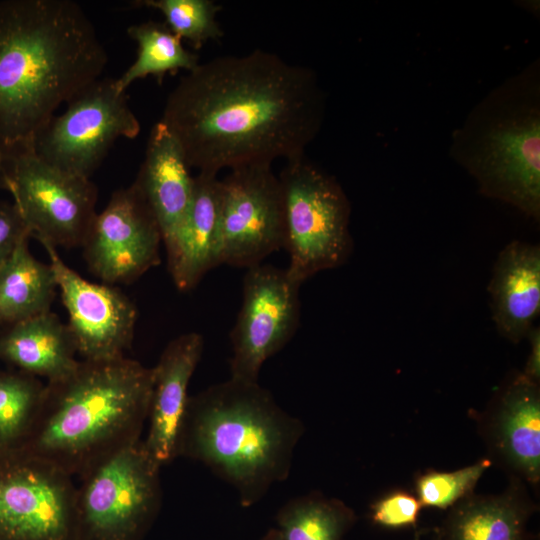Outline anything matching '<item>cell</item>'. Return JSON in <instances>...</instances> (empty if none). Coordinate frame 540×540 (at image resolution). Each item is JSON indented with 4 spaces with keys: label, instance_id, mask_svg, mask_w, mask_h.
<instances>
[{
    "label": "cell",
    "instance_id": "5",
    "mask_svg": "<svg viewBox=\"0 0 540 540\" xmlns=\"http://www.w3.org/2000/svg\"><path fill=\"white\" fill-rule=\"evenodd\" d=\"M455 157L480 191L535 220L540 216V106L536 78L502 85L456 133Z\"/></svg>",
    "mask_w": 540,
    "mask_h": 540
},
{
    "label": "cell",
    "instance_id": "31",
    "mask_svg": "<svg viewBox=\"0 0 540 540\" xmlns=\"http://www.w3.org/2000/svg\"><path fill=\"white\" fill-rule=\"evenodd\" d=\"M262 540H283L277 528L269 530Z\"/></svg>",
    "mask_w": 540,
    "mask_h": 540
},
{
    "label": "cell",
    "instance_id": "7",
    "mask_svg": "<svg viewBox=\"0 0 540 540\" xmlns=\"http://www.w3.org/2000/svg\"><path fill=\"white\" fill-rule=\"evenodd\" d=\"M160 468L141 439L80 477L76 540H138L161 505Z\"/></svg>",
    "mask_w": 540,
    "mask_h": 540
},
{
    "label": "cell",
    "instance_id": "15",
    "mask_svg": "<svg viewBox=\"0 0 540 540\" xmlns=\"http://www.w3.org/2000/svg\"><path fill=\"white\" fill-rule=\"evenodd\" d=\"M204 349V339L188 332L171 340L153 369V384L142 439L150 457L160 466L177 457L178 436L188 403V386Z\"/></svg>",
    "mask_w": 540,
    "mask_h": 540
},
{
    "label": "cell",
    "instance_id": "13",
    "mask_svg": "<svg viewBox=\"0 0 540 540\" xmlns=\"http://www.w3.org/2000/svg\"><path fill=\"white\" fill-rule=\"evenodd\" d=\"M162 234L133 184L115 190L82 244L89 271L103 283H131L161 262Z\"/></svg>",
    "mask_w": 540,
    "mask_h": 540
},
{
    "label": "cell",
    "instance_id": "2",
    "mask_svg": "<svg viewBox=\"0 0 540 540\" xmlns=\"http://www.w3.org/2000/svg\"><path fill=\"white\" fill-rule=\"evenodd\" d=\"M107 52L71 0H0V158L32 149L37 132L99 79Z\"/></svg>",
    "mask_w": 540,
    "mask_h": 540
},
{
    "label": "cell",
    "instance_id": "32",
    "mask_svg": "<svg viewBox=\"0 0 540 540\" xmlns=\"http://www.w3.org/2000/svg\"><path fill=\"white\" fill-rule=\"evenodd\" d=\"M2 191H6V185H5V181H4V176H3V173H2V169L0 167V193Z\"/></svg>",
    "mask_w": 540,
    "mask_h": 540
},
{
    "label": "cell",
    "instance_id": "30",
    "mask_svg": "<svg viewBox=\"0 0 540 540\" xmlns=\"http://www.w3.org/2000/svg\"><path fill=\"white\" fill-rule=\"evenodd\" d=\"M526 338L530 344V352L523 372L520 374L528 381L539 384L540 382V328L533 326L527 333Z\"/></svg>",
    "mask_w": 540,
    "mask_h": 540
},
{
    "label": "cell",
    "instance_id": "25",
    "mask_svg": "<svg viewBox=\"0 0 540 540\" xmlns=\"http://www.w3.org/2000/svg\"><path fill=\"white\" fill-rule=\"evenodd\" d=\"M45 383L25 372H0V450L17 448L40 410Z\"/></svg>",
    "mask_w": 540,
    "mask_h": 540
},
{
    "label": "cell",
    "instance_id": "16",
    "mask_svg": "<svg viewBox=\"0 0 540 540\" xmlns=\"http://www.w3.org/2000/svg\"><path fill=\"white\" fill-rule=\"evenodd\" d=\"M185 155L160 121L152 127L144 159L132 183L152 211L168 248L181 228L193 198L194 177Z\"/></svg>",
    "mask_w": 540,
    "mask_h": 540
},
{
    "label": "cell",
    "instance_id": "28",
    "mask_svg": "<svg viewBox=\"0 0 540 540\" xmlns=\"http://www.w3.org/2000/svg\"><path fill=\"white\" fill-rule=\"evenodd\" d=\"M422 508L413 494L395 490L377 499L371 505V520L383 528L402 529L417 524Z\"/></svg>",
    "mask_w": 540,
    "mask_h": 540
},
{
    "label": "cell",
    "instance_id": "10",
    "mask_svg": "<svg viewBox=\"0 0 540 540\" xmlns=\"http://www.w3.org/2000/svg\"><path fill=\"white\" fill-rule=\"evenodd\" d=\"M0 459V540H76L73 477L19 449Z\"/></svg>",
    "mask_w": 540,
    "mask_h": 540
},
{
    "label": "cell",
    "instance_id": "21",
    "mask_svg": "<svg viewBox=\"0 0 540 540\" xmlns=\"http://www.w3.org/2000/svg\"><path fill=\"white\" fill-rule=\"evenodd\" d=\"M518 490L496 496H471L452 507L444 540H527L532 509Z\"/></svg>",
    "mask_w": 540,
    "mask_h": 540
},
{
    "label": "cell",
    "instance_id": "20",
    "mask_svg": "<svg viewBox=\"0 0 540 540\" xmlns=\"http://www.w3.org/2000/svg\"><path fill=\"white\" fill-rule=\"evenodd\" d=\"M76 354L67 323L52 310L0 328V359L46 382L69 374Z\"/></svg>",
    "mask_w": 540,
    "mask_h": 540
},
{
    "label": "cell",
    "instance_id": "29",
    "mask_svg": "<svg viewBox=\"0 0 540 540\" xmlns=\"http://www.w3.org/2000/svg\"><path fill=\"white\" fill-rule=\"evenodd\" d=\"M26 236L30 233L14 203L0 200V266Z\"/></svg>",
    "mask_w": 540,
    "mask_h": 540
},
{
    "label": "cell",
    "instance_id": "17",
    "mask_svg": "<svg viewBox=\"0 0 540 540\" xmlns=\"http://www.w3.org/2000/svg\"><path fill=\"white\" fill-rule=\"evenodd\" d=\"M488 290L497 331L510 342H521L540 313V247L507 244L495 261Z\"/></svg>",
    "mask_w": 540,
    "mask_h": 540
},
{
    "label": "cell",
    "instance_id": "4",
    "mask_svg": "<svg viewBox=\"0 0 540 540\" xmlns=\"http://www.w3.org/2000/svg\"><path fill=\"white\" fill-rule=\"evenodd\" d=\"M303 433L269 390L229 378L189 396L177 457L202 463L249 507L288 478Z\"/></svg>",
    "mask_w": 540,
    "mask_h": 540
},
{
    "label": "cell",
    "instance_id": "11",
    "mask_svg": "<svg viewBox=\"0 0 540 540\" xmlns=\"http://www.w3.org/2000/svg\"><path fill=\"white\" fill-rule=\"evenodd\" d=\"M220 265L250 268L284 247L281 184L270 164L230 170L219 185Z\"/></svg>",
    "mask_w": 540,
    "mask_h": 540
},
{
    "label": "cell",
    "instance_id": "27",
    "mask_svg": "<svg viewBox=\"0 0 540 540\" xmlns=\"http://www.w3.org/2000/svg\"><path fill=\"white\" fill-rule=\"evenodd\" d=\"M491 466V460L481 459L452 472L429 470L415 479V493L422 507L448 509L468 497Z\"/></svg>",
    "mask_w": 540,
    "mask_h": 540
},
{
    "label": "cell",
    "instance_id": "26",
    "mask_svg": "<svg viewBox=\"0 0 540 540\" xmlns=\"http://www.w3.org/2000/svg\"><path fill=\"white\" fill-rule=\"evenodd\" d=\"M132 4L161 12L166 26L194 49L224 35L217 21L221 6L212 0H138Z\"/></svg>",
    "mask_w": 540,
    "mask_h": 540
},
{
    "label": "cell",
    "instance_id": "12",
    "mask_svg": "<svg viewBox=\"0 0 540 540\" xmlns=\"http://www.w3.org/2000/svg\"><path fill=\"white\" fill-rule=\"evenodd\" d=\"M300 287L286 269L262 263L247 268L230 333V378L258 382L265 361L291 340L299 326Z\"/></svg>",
    "mask_w": 540,
    "mask_h": 540
},
{
    "label": "cell",
    "instance_id": "6",
    "mask_svg": "<svg viewBox=\"0 0 540 540\" xmlns=\"http://www.w3.org/2000/svg\"><path fill=\"white\" fill-rule=\"evenodd\" d=\"M284 206L288 275L301 285L316 273L343 265L353 249L350 203L339 183L301 156L278 175Z\"/></svg>",
    "mask_w": 540,
    "mask_h": 540
},
{
    "label": "cell",
    "instance_id": "3",
    "mask_svg": "<svg viewBox=\"0 0 540 540\" xmlns=\"http://www.w3.org/2000/svg\"><path fill=\"white\" fill-rule=\"evenodd\" d=\"M153 369L121 357L79 360L61 379L45 382L40 410L19 449L71 477L141 440Z\"/></svg>",
    "mask_w": 540,
    "mask_h": 540
},
{
    "label": "cell",
    "instance_id": "14",
    "mask_svg": "<svg viewBox=\"0 0 540 540\" xmlns=\"http://www.w3.org/2000/svg\"><path fill=\"white\" fill-rule=\"evenodd\" d=\"M38 242L54 272L77 354L91 361L125 357L137 321L134 302L114 285L84 279L63 261L55 246Z\"/></svg>",
    "mask_w": 540,
    "mask_h": 540
},
{
    "label": "cell",
    "instance_id": "8",
    "mask_svg": "<svg viewBox=\"0 0 540 540\" xmlns=\"http://www.w3.org/2000/svg\"><path fill=\"white\" fill-rule=\"evenodd\" d=\"M37 132L32 150L50 165L91 179L119 138H135L141 129L126 91L116 78L100 77Z\"/></svg>",
    "mask_w": 540,
    "mask_h": 540
},
{
    "label": "cell",
    "instance_id": "9",
    "mask_svg": "<svg viewBox=\"0 0 540 540\" xmlns=\"http://www.w3.org/2000/svg\"><path fill=\"white\" fill-rule=\"evenodd\" d=\"M0 167L31 238L56 248L82 246L97 214L91 179L50 165L32 149L0 158Z\"/></svg>",
    "mask_w": 540,
    "mask_h": 540
},
{
    "label": "cell",
    "instance_id": "23",
    "mask_svg": "<svg viewBox=\"0 0 540 540\" xmlns=\"http://www.w3.org/2000/svg\"><path fill=\"white\" fill-rule=\"evenodd\" d=\"M127 33L137 44V57L116 78L122 91L147 76L162 78L179 70L190 72L200 64L198 55L185 48L183 41L165 23L147 21L133 24L127 28Z\"/></svg>",
    "mask_w": 540,
    "mask_h": 540
},
{
    "label": "cell",
    "instance_id": "19",
    "mask_svg": "<svg viewBox=\"0 0 540 540\" xmlns=\"http://www.w3.org/2000/svg\"><path fill=\"white\" fill-rule=\"evenodd\" d=\"M219 185L217 174L198 172L194 176L190 209L166 248L168 271L180 291L192 290L209 270L220 265Z\"/></svg>",
    "mask_w": 540,
    "mask_h": 540
},
{
    "label": "cell",
    "instance_id": "24",
    "mask_svg": "<svg viewBox=\"0 0 540 540\" xmlns=\"http://www.w3.org/2000/svg\"><path fill=\"white\" fill-rule=\"evenodd\" d=\"M354 521V512L342 501L308 494L280 509L277 530L283 540H341Z\"/></svg>",
    "mask_w": 540,
    "mask_h": 540
},
{
    "label": "cell",
    "instance_id": "18",
    "mask_svg": "<svg viewBox=\"0 0 540 540\" xmlns=\"http://www.w3.org/2000/svg\"><path fill=\"white\" fill-rule=\"evenodd\" d=\"M493 449L521 479H540L539 384L518 375L501 393L488 424Z\"/></svg>",
    "mask_w": 540,
    "mask_h": 540
},
{
    "label": "cell",
    "instance_id": "1",
    "mask_svg": "<svg viewBox=\"0 0 540 540\" xmlns=\"http://www.w3.org/2000/svg\"><path fill=\"white\" fill-rule=\"evenodd\" d=\"M324 112L325 93L314 71L255 49L187 72L167 96L159 121L190 168L218 175L304 156Z\"/></svg>",
    "mask_w": 540,
    "mask_h": 540
},
{
    "label": "cell",
    "instance_id": "22",
    "mask_svg": "<svg viewBox=\"0 0 540 540\" xmlns=\"http://www.w3.org/2000/svg\"><path fill=\"white\" fill-rule=\"evenodd\" d=\"M24 237L0 266V328L48 312L57 293L49 263L35 258Z\"/></svg>",
    "mask_w": 540,
    "mask_h": 540
}]
</instances>
